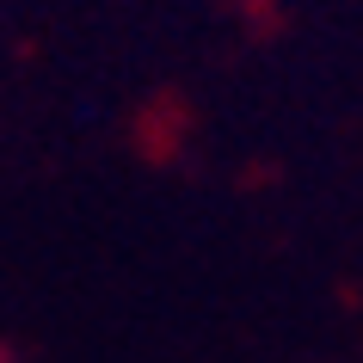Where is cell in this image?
Here are the masks:
<instances>
[{
	"instance_id": "6da1fadb",
	"label": "cell",
	"mask_w": 363,
	"mask_h": 363,
	"mask_svg": "<svg viewBox=\"0 0 363 363\" xmlns=\"http://www.w3.org/2000/svg\"><path fill=\"white\" fill-rule=\"evenodd\" d=\"M0 363H6V357H0Z\"/></svg>"
}]
</instances>
